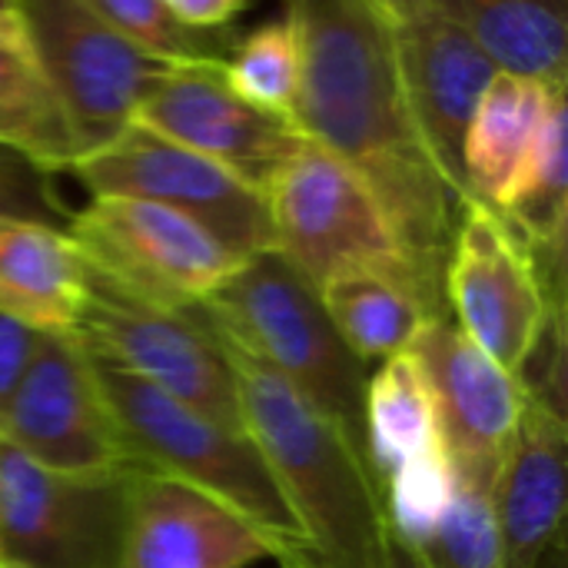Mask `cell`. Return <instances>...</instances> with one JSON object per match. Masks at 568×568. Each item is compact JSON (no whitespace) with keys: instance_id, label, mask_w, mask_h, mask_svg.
Listing matches in <instances>:
<instances>
[{"instance_id":"1","label":"cell","mask_w":568,"mask_h":568,"mask_svg":"<svg viewBox=\"0 0 568 568\" xmlns=\"http://www.w3.org/2000/svg\"><path fill=\"white\" fill-rule=\"evenodd\" d=\"M286 10L303 40L293 123L369 186L419 283L446 306L443 276L463 196L413 120L393 27L369 0H286Z\"/></svg>"},{"instance_id":"2","label":"cell","mask_w":568,"mask_h":568,"mask_svg":"<svg viewBox=\"0 0 568 568\" xmlns=\"http://www.w3.org/2000/svg\"><path fill=\"white\" fill-rule=\"evenodd\" d=\"M210 329L233 369L246 436L266 459L300 529V552L283 568H383L389 519L366 446L213 323Z\"/></svg>"},{"instance_id":"3","label":"cell","mask_w":568,"mask_h":568,"mask_svg":"<svg viewBox=\"0 0 568 568\" xmlns=\"http://www.w3.org/2000/svg\"><path fill=\"white\" fill-rule=\"evenodd\" d=\"M90 359L133 466L166 473L220 499L270 542L280 568L296 559L300 529L246 433L190 409L97 353Z\"/></svg>"},{"instance_id":"4","label":"cell","mask_w":568,"mask_h":568,"mask_svg":"<svg viewBox=\"0 0 568 568\" xmlns=\"http://www.w3.org/2000/svg\"><path fill=\"white\" fill-rule=\"evenodd\" d=\"M200 310L313 409L363 443L366 363L336 333L320 290L276 250L246 256Z\"/></svg>"},{"instance_id":"5","label":"cell","mask_w":568,"mask_h":568,"mask_svg":"<svg viewBox=\"0 0 568 568\" xmlns=\"http://www.w3.org/2000/svg\"><path fill=\"white\" fill-rule=\"evenodd\" d=\"M266 210L273 250L313 290L346 270H376L416 290L436 316H449L419 283L369 186L323 146L306 140L276 170L266 186Z\"/></svg>"},{"instance_id":"6","label":"cell","mask_w":568,"mask_h":568,"mask_svg":"<svg viewBox=\"0 0 568 568\" xmlns=\"http://www.w3.org/2000/svg\"><path fill=\"white\" fill-rule=\"evenodd\" d=\"M67 233L93 276L173 310L206 303L243 263L196 220L140 196H93Z\"/></svg>"},{"instance_id":"7","label":"cell","mask_w":568,"mask_h":568,"mask_svg":"<svg viewBox=\"0 0 568 568\" xmlns=\"http://www.w3.org/2000/svg\"><path fill=\"white\" fill-rule=\"evenodd\" d=\"M130 469H53L0 436V562L120 568Z\"/></svg>"},{"instance_id":"8","label":"cell","mask_w":568,"mask_h":568,"mask_svg":"<svg viewBox=\"0 0 568 568\" xmlns=\"http://www.w3.org/2000/svg\"><path fill=\"white\" fill-rule=\"evenodd\" d=\"M87 286L77 336L90 353L116 363L190 409L246 433L233 369L196 306L173 310L130 296L90 270Z\"/></svg>"},{"instance_id":"9","label":"cell","mask_w":568,"mask_h":568,"mask_svg":"<svg viewBox=\"0 0 568 568\" xmlns=\"http://www.w3.org/2000/svg\"><path fill=\"white\" fill-rule=\"evenodd\" d=\"M67 173H73L93 196H140L163 203L196 220L240 260L273 250L263 190L140 123L123 126L113 140L83 153Z\"/></svg>"},{"instance_id":"10","label":"cell","mask_w":568,"mask_h":568,"mask_svg":"<svg viewBox=\"0 0 568 568\" xmlns=\"http://www.w3.org/2000/svg\"><path fill=\"white\" fill-rule=\"evenodd\" d=\"M443 293L453 323L519 379L549 323L566 316V303L549 296L523 236L476 200L459 210Z\"/></svg>"},{"instance_id":"11","label":"cell","mask_w":568,"mask_h":568,"mask_svg":"<svg viewBox=\"0 0 568 568\" xmlns=\"http://www.w3.org/2000/svg\"><path fill=\"white\" fill-rule=\"evenodd\" d=\"M10 10L60 93L83 153L130 126L140 100L170 67L110 30L83 0H10Z\"/></svg>"},{"instance_id":"12","label":"cell","mask_w":568,"mask_h":568,"mask_svg":"<svg viewBox=\"0 0 568 568\" xmlns=\"http://www.w3.org/2000/svg\"><path fill=\"white\" fill-rule=\"evenodd\" d=\"M0 436L30 459L67 473L133 466L77 329L43 333L33 363L0 416Z\"/></svg>"},{"instance_id":"13","label":"cell","mask_w":568,"mask_h":568,"mask_svg":"<svg viewBox=\"0 0 568 568\" xmlns=\"http://www.w3.org/2000/svg\"><path fill=\"white\" fill-rule=\"evenodd\" d=\"M133 123L216 160L263 193L306 143L293 120L260 110L233 90L226 60L170 63L140 100Z\"/></svg>"},{"instance_id":"14","label":"cell","mask_w":568,"mask_h":568,"mask_svg":"<svg viewBox=\"0 0 568 568\" xmlns=\"http://www.w3.org/2000/svg\"><path fill=\"white\" fill-rule=\"evenodd\" d=\"M409 353L426 376L453 466L473 479L493 483L516 436L529 393L526 383L483 353L453 316L426 323Z\"/></svg>"},{"instance_id":"15","label":"cell","mask_w":568,"mask_h":568,"mask_svg":"<svg viewBox=\"0 0 568 568\" xmlns=\"http://www.w3.org/2000/svg\"><path fill=\"white\" fill-rule=\"evenodd\" d=\"M270 542L220 499L166 473L133 466L120 568H250Z\"/></svg>"},{"instance_id":"16","label":"cell","mask_w":568,"mask_h":568,"mask_svg":"<svg viewBox=\"0 0 568 568\" xmlns=\"http://www.w3.org/2000/svg\"><path fill=\"white\" fill-rule=\"evenodd\" d=\"M393 47L413 120L466 203L463 140L483 90L496 77V63L436 7L393 27Z\"/></svg>"},{"instance_id":"17","label":"cell","mask_w":568,"mask_h":568,"mask_svg":"<svg viewBox=\"0 0 568 568\" xmlns=\"http://www.w3.org/2000/svg\"><path fill=\"white\" fill-rule=\"evenodd\" d=\"M566 493V413L526 393L516 436L506 446L493 479L506 568H546L562 539Z\"/></svg>"},{"instance_id":"18","label":"cell","mask_w":568,"mask_h":568,"mask_svg":"<svg viewBox=\"0 0 568 568\" xmlns=\"http://www.w3.org/2000/svg\"><path fill=\"white\" fill-rule=\"evenodd\" d=\"M87 290V263L67 230L0 220V313L40 333H70Z\"/></svg>"},{"instance_id":"19","label":"cell","mask_w":568,"mask_h":568,"mask_svg":"<svg viewBox=\"0 0 568 568\" xmlns=\"http://www.w3.org/2000/svg\"><path fill=\"white\" fill-rule=\"evenodd\" d=\"M566 87L496 70L483 90L463 140V176L469 200L499 210L523 163L529 160L552 100Z\"/></svg>"},{"instance_id":"20","label":"cell","mask_w":568,"mask_h":568,"mask_svg":"<svg viewBox=\"0 0 568 568\" xmlns=\"http://www.w3.org/2000/svg\"><path fill=\"white\" fill-rule=\"evenodd\" d=\"M0 143L50 173H67L83 153L73 120L13 10L0 13Z\"/></svg>"},{"instance_id":"21","label":"cell","mask_w":568,"mask_h":568,"mask_svg":"<svg viewBox=\"0 0 568 568\" xmlns=\"http://www.w3.org/2000/svg\"><path fill=\"white\" fill-rule=\"evenodd\" d=\"M496 70L566 87L568 0H433Z\"/></svg>"},{"instance_id":"22","label":"cell","mask_w":568,"mask_h":568,"mask_svg":"<svg viewBox=\"0 0 568 568\" xmlns=\"http://www.w3.org/2000/svg\"><path fill=\"white\" fill-rule=\"evenodd\" d=\"M363 446L376 479L446 449L426 376L413 353L383 359V366L369 376L363 403Z\"/></svg>"},{"instance_id":"23","label":"cell","mask_w":568,"mask_h":568,"mask_svg":"<svg viewBox=\"0 0 568 568\" xmlns=\"http://www.w3.org/2000/svg\"><path fill=\"white\" fill-rule=\"evenodd\" d=\"M320 300L343 343L363 363L409 353L423 326L443 320L416 290L376 270H346L326 280L320 286Z\"/></svg>"},{"instance_id":"24","label":"cell","mask_w":568,"mask_h":568,"mask_svg":"<svg viewBox=\"0 0 568 568\" xmlns=\"http://www.w3.org/2000/svg\"><path fill=\"white\" fill-rule=\"evenodd\" d=\"M226 77L253 106L293 120L303 77V40L293 13L286 10L236 40L226 57Z\"/></svg>"},{"instance_id":"25","label":"cell","mask_w":568,"mask_h":568,"mask_svg":"<svg viewBox=\"0 0 568 568\" xmlns=\"http://www.w3.org/2000/svg\"><path fill=\"white\" fill-rule=\"evenodd\" d=\"M426 568H506L493 483L456 469L453 496L419 546H409Z\"/></svg>"},{"instance_id":"26","label":"cell","mask_w":568,"mask_h":568,"mask_svg":"<svg viewBox=\"0 0 568 568\" xmlns=\"http://www.w3.org/2000/svg\"><path fill=\"white\" fill-rule=\"evenodd\" d=\"M83 3L123 40L170 63L226 60L233 43L240 40L233 27L200 30L183 23L163 0H83Z\"/></svg>"},{"instance_id":"27","label":"cell","mask_w":568,"mask_h":568,"mask_svg":"<svg viewBox=\"0 0 568 568\" xmlns=\"http://www.w3.org/2000/svg\"><path fill=\"white\" fill-rule=\"evenodd\" d=\"M70 210L53 186V173L0 143V220H30L67 230Z\"/></svg>"},{"instance_id":"28","label":"cell","mask_w":568,"mask_h":568,"mask_svg":"<svg viewBox=\"0 0 568 568\" xmlns=\"http://www.w3.org/2000/svg\"><path fill=\"white\" fill-rule=\"evenodd\" d=\"M40 339H43L40 329H30V326L17 323L13 316L0 313V416L7 409V403L13 399L27 366L33 363Z\"/></svg>"},{"instance_id":"29","label":"cell","mask_w":568,"mask_h":568,"mask_svg":"<svg viewBox=\"0 0 568 568\" xmlns=\"http://www.w3.org/2000/svg\"><path fill=\"white\" fill-rule=\"evenodd\" d=\"M183 23L200 30H220L233 27L236 13L246 7V0H163Z\"/></svg>"},{"instance_id":"30","label":"cell","mask_w":568,"mask_h":568,"mask_svg":"<svg viewBox=\"0 0 568 568\" xmlns=\"http://www.w3.org/2000/svg\"><path fill=\"white\" fill-rule=\"evenodd\" d=\"M369 3L389 27H399L433 7V0H369Z\"/></svg>"},{"instance_id":"31","label":"cell","mask_w":568,"mask_h":568,"mask_svg":"<svg viewBox=\"0 0 568 568\" xmlns=\"http://www.w3.org/2000/svg\"><path fill=\"white\" fill-rule=\"evenodd\" d=\"M383 568H426L419 562V556L389 529V539H386V559H383Z\"/></svg>"},{"instance_id":"32","label":"cell","mask_w":568,"mask_h":568,"mask_svg":"<svg viewBox=\"0 0 568 568\" xmlns=\"http://www.w3.org/2000/svg\"><path fill=\"white\" fill-rule=\"evenodd\" d=\"M3 10H10V0H0V13H3Z\"/></svg>"},{"instance_id":"33","label":"cell","mask_w":568,"mask_h":568,"mask_svg":"<svg viewBox=\"0 0 568 568\" xmlns=\"http://www.w3.org/2000/svg\"><path fill=\"white\" fill-rule=\"evenodd\" d=\"M0 568H17V566H3V562H0Z\"/></svg>"}]
</instances>
